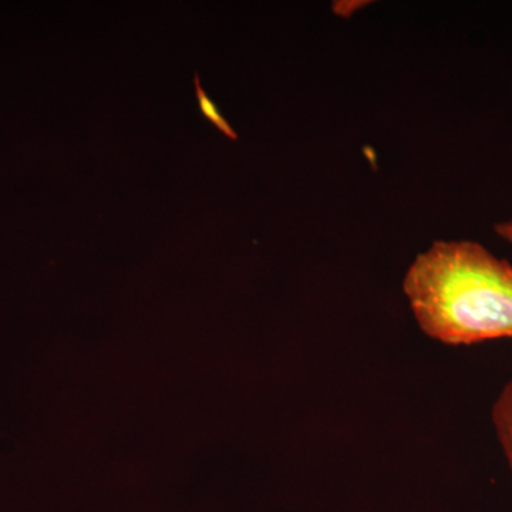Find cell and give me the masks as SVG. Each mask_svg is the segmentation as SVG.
<instances>
[{
  "label": "cell",
  "instance_id": "2",
  "mask_svg": "<svg viewBox=\"0 0 512 512\" xmlns=\"http://www.w3.org/2000/svg\"><path fill=\"white\" fill-rule=\"evenodd\" d=\"M493 421L498 440L512 471V380L505 384L503 392L495 400Z\"/></svg>",
  "mask_w": 512,
  "mask_h": 512
},
{
  "label": "cell",
  "instance_id": "4",
  "mask_svg": "<svg viewBox=\"0 0 512 512\" xmlns=\"http://www.w3.org/2000/svg\"><path fill=\"white\" fill-rule=\"evenodd\" d=\"M495 232H497L498 237L512 245V221L500 222V224L495 225Z\"/></svg>",
  "mask_w": 512,
  "mask_h": 512
},
{
  "label": "cell",
  "instance_id": "3",
  "mask_svg": "<svg viewBox=\"0 0 512 512\" xmlns=\"http://www.w3.org/2000/svg\"><path fill=\"white\" fill-rule=\"evenodd\" d=\"M194 86L195 97H197L201 116L204 117L205 120L210 121L212 126L217 127L225 137L231 138V140H238V134L235 133L234 128L229 126L228 120L222 116L217 104H215L214 101L211 100V97L208 96L207 92H205L198 73L194 76Z\"/></svg>",
  "mask_w": 512,
  "mask_h": 512
},
{
  "label": "cell",
  "instance_id": "1",
  "mask_svg": "<svg viewBox=\"0 0 512 512\" xmlns=\"http://www.w3.org/2000/svg\"><path fill=\"white\" fill-rule=\"evenodd\" d=\"M403 291L421 330L450 346L512 339V265L473 241H437Z\"/></svg>",
  "mask_w": 512,
  "mask_h": 512
}]
</instances>
